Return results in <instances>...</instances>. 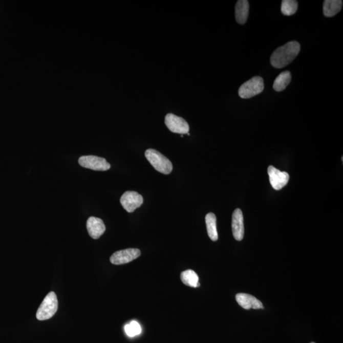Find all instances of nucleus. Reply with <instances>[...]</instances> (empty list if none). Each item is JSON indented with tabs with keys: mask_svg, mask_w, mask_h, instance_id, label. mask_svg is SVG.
<instances>
[{
	"mask_svg": "<svg viewBox=\"0 0 343 343\" xmlns=\"http://www.w3.org/2000/svg\"><path fill=\"white\" fill-rule=\"evenodd\" d=\"M301 50L300 44L297 41L288 42L284 46L279 47L271 55V65L277 69L287 67L297 57Z\"/></svg>",
	"mask_w": 343,
	"mask_h": 343,
	"instance_id": "1",
	"label": "nucleus"
},
{
	"mask_svg": "<svg viewBox=\"0 0 343 343\" xmlns=\"http://www.w3.org/2000/svg\"><path fill=\"white\" fill-rule=\"evenodd\" d=\"M145 157L155 169L163 174H169L173 169V163L164 155L154 149H147Z\"/></svg>",
	"mask_w": 343,
	"mask_h": 343,
	"instance_id": "2",
	"label": "nucleus"
},
{
	"mask_svg": "<svg viewBox=\"0 0 343 343\" xmlns=\"http://www.w3.org/2000/svg\"><path fill=\"white\" fill-rule=\"evenodd\" d=\"M58 308V301L54 292H49L45 297L37 310L36 318L39 320H46L51 318Z\"/></svg>",
	"mask_w": 343,
	"mask_h": 343,
	"instance_id": "3",
	"label": "nucleus"
},
{
	"mask_svg": "<svg viewBox=\"0 0 343 343\" xmlns=\"http://www.w3.org/2000/svg\"><path fill=\"white\" fill-rule=\"evenodd\" d=\"M264 81L260 76H255L243 83L239 90V95L242 99H249L263 91Z\"/></svg>",
	"mask_w": 343,
	"mask_h": 343,
	"instance_id": "4",
	"label": "nucleus"
},
{
	"mask_svg": "<svg viewBox=\"0 0 343 343\" xmlns=\"http://www.w3.org/2000/svg\"><path fill=\"white\" fill-rule=\"evenodd\" d=\"M78 163L81 167L97 171H105L111 168L105 158L93 155L82 156L79 158Z\"/></svg>",
	"mask_w": 343,
	"mask_h": 343,
	"instance_id": "5",
	"label": "nucleus"
},
{
	"mask_svg": "<svg viewBox=\"0 0 343 343\" xmlns=\"http://www.w3.org/2000/svg\"><path fill=\"white\" fill-rule=\"evenodd\" d=\"M165 123L172 133L180 134L181 135L189 133V126L188 122L184 118L178 117L173 113H168L165 116Z\"/></svg>",
	"mask_w": 343,
	"mask_h": 343,
	"instance_id": "6",
	"label": "nucleus"
},
{
	"mask_svg": "<svg viewBox=\"0 0 343 343\" xmlns=\"http://www.w3.org/2000/svg\"><path fill=\"white\" fill-rule=\"evenodd\" d=\"M142 195L136 191H128L124 192L120 199V203L126 212L133 213L143 204Z\"/></svg>",
	"mask_w": 343,
	"mask_h": 343,
	"instance_id": "7",
	"label": "nucleus"
},
{
	"mask_svg": "<svg viewBox=\"0 0 343 343\" xmlns=\"http://www.w3.org/2000/svg\"><path fill=\"white\" fill-rule=\"evenodd\" d=\"M141 255L138 249H126L115 252L110 258V262L115 265H124L131 262Z\"/></svg>",
	"mask_w": 343,
	"mask_h": 343,
	"instance_id": "8",
	"label": "nucleus"
},
{
	"mask_svg": "<svg viewBox=\"0 0 343 343\" xmlns=\"http://www.w3.org/2000/svg\"><path fill=\"white\" fill-rule=\"evenodd\" d=\"M268 174L271 185L275 190L283 188L288 183L290 176L286 172H282L270 165L268 168Z\"/></svg>",
	"mask_w": 343,
	"mask_h": 343,
	"instance_id": "9",
	"label": "nucleus"
},
{
	"mask_svg": "<svg viewBox=\"0 0 343 343\" xmlns=\"http://www.w3.org/2000/svg\"><path fill=\"white\" fill-rule=\"evenodd\" d=\"M232 231L234 239L241 241L244 236V217L242 210L237 208L232 216Z\"/></svg>",
	"mask_w": 343,
	"mask_h": 343,
	"instance_id": "10",
	"label": "nucleus"
},
{
	"mask_svg": "<svg viewBox=\"0 0 343 343\" xmlns=\"http://www.w3.org/2000/svg\"><path fill=\"white\" fill-rule=\"evenodd\" d=\"M87 229L92 239H98L104 234L105 226L101 219L91 217L87 221Z\"/></svg>",
	"mask_w": 343,
	"mask_h": 343,
	"instance_id": "11",
	"label": "nucleus"
},
{
	"mask_svg": "<svg viewBox=\"0 0 343 343\" xmlns=\"http://www.w3.org/2000/svg\"><path fill=\"white\" fill-rule=\"evenodd\" d=\"M236 301L240 307L245 310H250V309L258 310V309L264 308L263 303L256 297L252 295L245 294V293L237 294Z\"/></svg>",
	"mask_w": 343,
	"mask_h": 343,
	"instance_id": "12",
	"label": "nucleus"
},
{
	"mask_svg": "<svg viewBox=\"0 0 343 343\" xmlns=\"http://www.w3.org/2000/svg\"><path fill=\"white\" fill-rule=\"evenodd\" d=\"M249 14V3L247 0H239L235 6V17L240 25L246 23Z\"/></svg>",
	"mask_w": 343,
	"mask_h": 343,
	"instance_id": "13",
	"label": "nucleus"
},
{
	"mask_svg": "<svg viewBox=\"0 0 343 343\" xmlns=\"http://www.w3.org/2000/svg\"><path fill=\"white\" fill-rule=\"evenodd\" d=\"M342 6L341 0H326L324 2V14L327 17H334L341 11Z\"/></svg>",
	"mask_w": 343,
	"mask_h": 343,
	"instance_id": "14",
	"label": "nucleus"
},
{
	"mask_svg": "<svg viewBox=\"0 0 343 343\" xmlns=\"http://www.w3.org/2000/svg\"><path fill=\"white\" fill-rule=\"evenodd\" d=\"M205 223L207 226L208 237L213 242L218 240L217 226H216V217L215 213H208L205 216Z\"/></svg>",
	"mask_w": 343,
	"mask_h": 343,
	"instance_id": "15",
	"label": "nucleus"
},
{
	"mask_svg": "<svg viewBox=\"0 0 343 343\" xmlns=\"http://www.w3.org/2000/svg\"><path fill=\"white\" fill-rule=\"evenodd\" d=\"M291 74L289 71H284L277 76L273 83V89L276 92H282L286 89L291 81Z\"/></svg>",
	"mask_w": 343,
	"mask_h": 343,
	"instance_id": "16",
	"label": "nucleus"
},
{
	"mask_svg": "<svg viewBox=\"0 0 343 343\" xmlns=\"http://www.w3.org/2000/svg\"><path fill=\"white\" fill-rule=\"evenodd\" d=\"M181 280L184 285L187 286L194 287H199V277L194 270H188L183 271L181 274Z\"/></svg>",
	"mask_w": 343,
	"mask_h": 343,
	"instance_id": "17",
	"label": "nucleus"
},
{
	"mask_svg": "<svg viewBox=\"0 0 343 343\" xmlns=\"http://www.w3.org/2000/svg\"><path fill=\"white\" fill-rule=\"evenodd\" d=\"M298 3L295 0H284L282 2L281 11L287 16L294 14L296 12Z\"/></svg>",
	"mask_w": 343,
	"mask_h": 343,
	"instance_id": "18",
	"label": "nucleus"
},
{
	"mask_svg": "<svg viewBox=\"0 0 343 343\" xmlns=\"http://www.w3.org/2000/svg\"><path fill=\"white\" fill-rule=\"evenodd\" d=\"M125 332L129 337L138 336L141 333L142 329L141 326L136 321H132L131 323L126 324L125 326Z\"/></svg>",
	"mask_w": 343,
	"mask_h": 343,
	"instance_id": "19",
	"label": "nucleus"
},
{
	"mask_svg": "<svg viewBox=\"0 0 343 343\" xmlns=\"http://www.w3.org/2000/svg\"><path fill=\"white\" fill-rule=\"evenodd\" d=\"M311 343H315V342H311Z\"/></svg>",
	"mask_w": 343,
	"mask_h": 343,
	"instance_id": "20",
	"label": "nucleus"
}]
</instances>
